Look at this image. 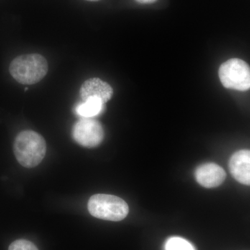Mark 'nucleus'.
Masks as SVG:
<instances>
[{"mask_svg":"<svg viewBox=\"0 0 250 250\" xmlns=\"http://www.w3.org/2000/svg\"><path fill=\"white\" fill-rule=\"evenodd\" d=\"M46 143L41 135L34 131H21L16 136L14 145L15 156L24 167H36L42 161L46 154Z\"/></svg>","mask_w":250,"mask_h":250,"instance_id":"obj_1","label":"nucleus"},{"mask_svg":"<svg viewBox=\"0 0 250 250\" xmlns=\"http://www.w3.org/2000/svg\"><path fill=\"white\" fill-rule=\"evenodd\" d=\"M48 71L46 59L39 54H26L16 57L10 64L9 72L21 84L32 85L43 79Z\"/></svg>","mask_w":250,"mask_h":250,"instance_id":"obj_2","label":"nucleus"},{"mask_svg":"<svg viewBox=\"0 0 250 250\" xmlns=\"http://www.w3.org/2000/svg\"><path fill=\"white\" fill-rule=\"evenodd\" d=\"M88 209L95 218L113 222L123 220L129 213V207L125 200L106 194H97L90 197Z\"/></svg>","mask_w":250,"mask_h":250,"instance_id":"obj_3","label":"nucleus"},{"mask_svg":"<svg viewBox=\"0 0 250 250\" xmlns=\"http://www.w3.org/2000/svg\"><path fill=\"white\" fill-rule=\"evenodd\" d=\"M218 74L225 88L239 91L250 90V68L244 61L239 59L227 61L220 65Z\"/></svg>","mask_w":250,"mask_h":250,"instance_id":"obj_4","label":"nucleus"},{"mask_svg":"<svg viewBox=\"0 0 250 250\" xmlns=\"http://www.w3.org/2000/svg\"><path fill=\"white\" fill-rule=\"evenodd\" d=\"M72 136L81 146L92 148L97 147L103 142L104 132L103 126L98 121L83 118L74 126Z\"/></svg>","mask_w":250,"mask_h":250,"instance_id":"obj_5","label":"nucleus"},{"mask_svg":"<svg viewBox=\"0 0 250 250\" xmlns=\"http://www.w3.org/2000/svg\"><path fill=\"white\" fill-rule=\"evenodd\" d=\"M113 90L111 85L99 78H91L85 81L80 89V96L82 100L97 98L104 103L109 101L113 96Z\"/></svg>","mask_w":250,"mask_h":250,"instance_id":"obj_6","label":"nucleus"},{"mask_svg":"<svg viewBox=\"0 0 250 250\" xmlns=\"http://www.w3.org/2000/svg\"><path fill=\"white\" fill-rule=\"evenodd\" d=\"M195 178L202 187L211 188L223 183L226 178V173L223 168L217 164H206L197 169Z\"/></svg>","mask_w":250,"mask_h":250,"instance_id":"obj_7","label":"nucleus"},{"mask_svg":"<svg viewBox=\"0 0 250 250\" xmlns=\"http://www.w3.org/2000/svg\"><path fill=\"white\" fill-rule=\"evenodd\" d=\"M229 170L233 177L245 185L250 183V152L241 150L235 153L229 161Z\"/></svg>","mask_w":250,"mask_h":250,"instance_id":"obj_8","label":"nucleus"},{"mask_svg":"<svg viewBox=\"0 0 250 250\" xmlns=\"http://www.w3.org/2000/svg\"><path fill=\"white\" fill-rule=\"evenodd\" d=\"M104 103L100 99L90 98L77 106L75 111L78 116L84 118H91L98 116L103 110Z\"/></svg>","mask_w":250,"mask_h":250,"instance_id":"obj_9","label":"nucleus"},{"mask_svg":"<svg viewBox=\"0 0 250 250\" xmlns=\"http://www.w3.org/2000/svg\"><path fill=\"white\" fill-rule=\"evenodd\" d=\"M166 250H195L190 243L178 237H174L167 241Z\"/></svg>","mask_w":250,"mask_h":250,"instance_id":"obj_10","label":"nucleus"},{"mask_svg":"<svg viewBox=\"0 0 250 250\" xmlns=\"http://www.w3.org/2000/svg\"><path fill=\"white\" fill-rule=\"evenodd\" d=\"M9 250H39V249L31 241L20 239L13 242L9 247Z\"/></svg>","mask_w":250,"mask_h":250,"instance_id":"obj_11","label":"nucleus"},{"mask_svg":"<svg viewBox=\"0 0 250 250\" xmlns=\"http://www.w3.org/2000/svg\"><path fill=\"white\" fill-rule=\"evenodd\" d=\"M136 1L140 4H152V3L156 2L157 0H136Z\"/></svg>","mask_w":250,"mask_h":250,"instance_id":"obj_12","label":"nucleus"},{"mask_svg":"<svg viewBox=\"0 0 250 250\" xmlns=\"http://www.w3.org/2000/svg\"><path fill=\"white\" fill-rule=\"evenodd\" d=\"M86 1H100V0H86Z\"/></svg>","mask_w":250,"mask_h":250,"instance_id":"obj_13","label":"nucleus"}]
</instances>
